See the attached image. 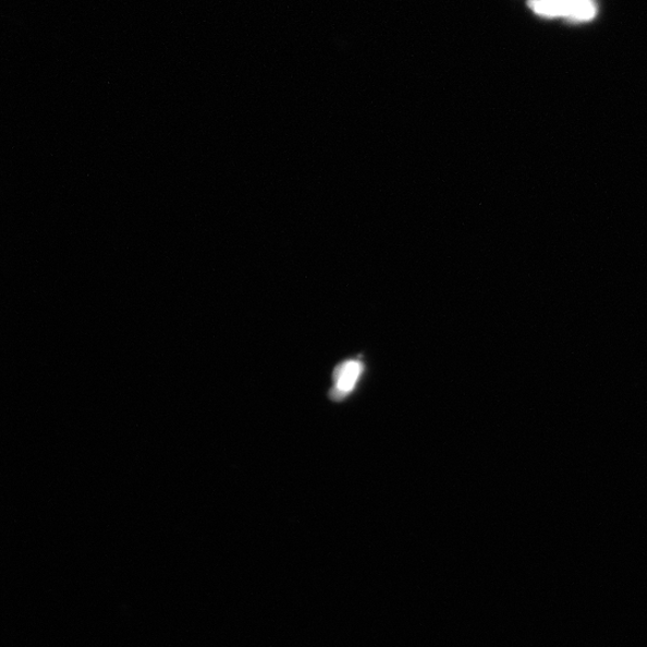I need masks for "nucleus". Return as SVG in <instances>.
Wrapping results in <instances>:
<instances>
[{
	"label": "nucleus",
	"mask_w": 647,
	"mask_h": 647,
	"mask_svg": "<svg viewBox=\"0 0 647 647\" xmlns=\"http://www.w3.org/2000/svg\"><path fill=\"white\" fill-rule=\"evenodd\" d=\"M529 5L536 14L546 17L590 21L596 15L595 0H530Z\"/></svg>",
	"instance_id": "1"
},
{
	"label": "nucleus",
	"mask_w": 647,
	"mask_h": 647,
	"mask_svg": "<svg viewBox=\"0 0 647 647\" xmlns=\"http://www.w3.org/2000/svg\"><path fill=\"white\" fill-rule=\"evenodd\" d=\"M363 371L364 365L357 362V359H350V362H345L338 368H334L331 399L340 401L345 399L347 394H351Z\"/></svg>",
	"instance_id": "2"
}]
</instances>
